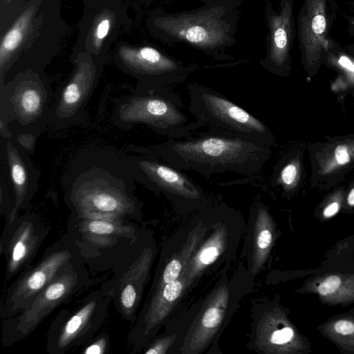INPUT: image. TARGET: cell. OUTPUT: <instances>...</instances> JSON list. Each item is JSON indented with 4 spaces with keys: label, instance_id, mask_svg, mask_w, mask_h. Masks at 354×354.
I'll use <instances>...</instances> for the list:
<instances>
[{
    "label": "cell",
    "instance_id": "cell-33",
    "mask_svg": "<svg viewBox=\"0 0 354 354\" xmlns=\"http://www.w3.org/2000/svg\"><path fill=\"white\" fill-rule=\"evenodd\" d=\"M340 205L337 201L328 204L323 211V215L326 218H330L335 215L339 210Z\"/></svg>",
    "mask_w": 354,
    "mask_h": 354
},
{
    "label": "cell",
    "instance_id": "cell-6",
    "mask_svg": "<svg viewBox=\"0 0 354 354\" xmlns=\"http://www.w3.org/2000/svg\"><path fill=\"white\" fill-rule=\"evenodd\" d=\"M55 94L50 84L39 77H17L0 84V113L8 120L12 134L38 137L48 127Z\"/></svg>",
    "mask_w": 354,
    "mask_h": 354
},
{
    "label": "cell",
    "instance_id": "cell-4",
    "mask_svg": "<svg viewBox=\"0 0 354 354\" xmlns=\"http://www.w3.org/2000/svg\"><path fill=\"white\" fill-rule=\"evenodd\" d=\"M80 254L21 313L1 319V343L9 346L24 339L55 308L93 284Z\"/></svg>",
    "mask_w": 354,
    "mask_h": 354
},
{
    "label": "cell",
    "instance_id": "cell-23",
    "mask_svg": "<svg viewBox=\"0 0 354 354\" xmlns=\"http://www.w3.org/2000/svg\"><path fill=\"white\" fill-rule=\"evenodd\" d=\"M342 284V279L337 275H331L321 281L317 287V292L323 297L331 295L336 292Z\"/></svg>",
    "mask_w": 354,
    "mask_h": 354
},
{
    "label": "cell",
    "instance_id": "cell-11",
    "mask_svg": "<svg viewBox=\"0 0 354 354\" xmlns=\"http://www.w3.org/2000/svg\"><path fill=\"white\" fill-rule=\"evenodd\" d=\"M97 77L91 66H81L55 94L48 117V127L64 129L84 124L85 109L95 90Z\"/></svg>",
    "mask_w": 354,
    "mask_h": 354
},
{
    "label": "cell",
    "instance_id": "cell-12",
    "mask_svg": "<svg viewBox=\"0 0 354 354\" xmlns=\"http://www.w3.org/2000/svg\"><path fill=\"white\" fill-rule=\"evenodd\" d=\"M158 24L171 37L204 49L216 48L227 39L225 24L213 12L166 17Z\"/></svg>",
    "mask_w": 354,
    "mask_h": 354
},
{
    "label": "cell",
    "instance_id": "cell-30",
    "mask_svg": "<svg viewBox=\"0 0 354 354\" xmlns=\"http://www.w3.org/2000/svg\"><path fill=\"white\" fill-rule=\"evenodd\" d=\"M272 241V234L268 230H262L259 236L257 244L259 248L266 249L268 248Z\"/></svg>",
    "mask_w": 354,
    "mask_h": 354
},
{
    "label": "cell",
    "instance_id": "cell-3",
    "mask_svg": "<svg viewBox=\"0 0 354 354\" xmlns=\"http://www.w3.org/2000/svg\"><path fill=\"white\" fill-rule=\"evenodd\" d=\"M113 120L123 130L142 124L167 138L185 137L205 126L185 112L180 96L169 87L137 86L116 100Z\"/></svg>",
    "mask_w": 354,
    "mask_h": 354
},
{
    "label": "cell",
    "instance_id": "cell-8",
    "mask_svg": "<svg viewBox=\"0 0 354 354\" xmlns=\"http://www.w3.org/2000/svg\"><path fill=\"white\" fill-rule=\"evenodd\" d=\"M80 252L75 243H59L47 251L35 266H30L8 288L1 299V319L24 310Z\"/></svg>",
    "mask_w": 354,
    "mask_h": 354
},
{
    "label": "cell",
    "instance_id": "cell-29",
    "mask_svg": "<svg viewBox=\"0 0 354 354\" xmlns=\"http://www.w3.org/2000/svg\"><path fill=\"white\" fill-rule=\"evenodd\" d=\"M218 250L216 247H208L205 248L200 254V261L205 265L212 263L217 258Z\"/></svg>",
    "mask_w": 354,
    "mask_h": 354
},
{
    "label": "cell",
    "instance_id": "cell-15",
    "mask_svg": "<svg viewBox=\"0 0 354 354\" xmlns=\"http://www.w3.org/2000/svg\"><path fill=\"white\" fill-rule=\"evenodd\" d=\"M149 262V254L142 252L131 263L127 261L126 265L115 271L113 279L102 286L111 294L117 311L126 321H136Z\"/></svg>",
    "mask_w": 354,
    "mask_h": 354
},
{
    "label": "cell",
    "instance_id": "cell-26",
    "mask_svg": "<svg viewBox=\"0 0 354 354\" xmlns=\"http://www.w3.org/2000/svg\"><path fill=\"white\" fill-rule=\"evenodd\" d=\"M294 336V331L290 327H285L274 331L271 336V342L282 344L290 341Z\"/></svg>",
    "mask_w": 354,
    "mask_h": 354
},
{
    "label": "cell",
    "instance_id": "cell-31",
    "mask_svg": "<svg viewBox=\"0 0 354 354\" xmlns=\"http://www.w3.org/2000/svg\"><path fill=\"white\" fill-rule=\"evenodd\" d=\"M0 135L4 139L12 138V134L9 128V122L6 117L0 113Z\"/></svg>",
    "mask_w": 354,
    "mask_h": 354
},
{
    "label": "cell",
    "instance_id": "cell-21",
    "mask_svg": "<svg viewBox=\"0 0 354 354\" xmlns=\"http://www.w3.org/2000/svg\"><path fill=\"white\" fill-rule=\"evenodd\" d=\"M22 32L19 27L10 30L5 36L1 47V65L3 63L6 55L14 50L22 39Z\"/></svg>",
    "mask_w": 354,
    "mask_h": 354
},
{
    "label": "cell",
    "instance_id": "cell-10",
    "mask_svg": "<svg viewBox=\"0 0 354 354\" xmlns=\"http://www.w3.org/2000/svg\"><path fill=\"white\" fill-rule=\"evenodd\" d=\"M48 231L39 216L28 212L5 225L0 243L6 260L5 281L31 266Z\"/></svg>",
    "mask_w": 354,
    "mask_h": 354
},
{
    "label": "cell",
    "instance_id": "cell-28",
    "mask_svg": "<svg viewBox=\"0 0 354 354\" xmlns=\"http://www.w3.org/2000/svg\"><path fill=\"white\" fill-rule=\"evenodd\" d=\"M333 328L336 333L342 335L354 333V324L348 320H339L335 323Z\"/></svg>",
    "mask_w": 354,
    "mask_h": 354
},
{
    "label": "cell",
    "instance_id": "cell-25",
    "mask_svg": "<svg viewBox=\"0 0 354 354\" xmlns=\"http://www.w3.org/2000/svg\"><path fill=\"white\" fill-rule=\"evenodd\" d=\"M181 271V264L176 259L171 261L166 266L163 274L162 281L165 283L176 281Z\"/></svg>",
    "mask_w": 354,
    "mask_h": 354
},
{
    "label": "cell",
    "instance_id": "cell-27",
    "mask_svg": "<svg viewBox=\"0 0 354 354\" xmlns=\"http://www.w3.org/2000/svg\"><path fill=\"white\" fill-rule=\"evenodd\" d=\"M221 318L220 310L216 308H211L205 312L202 319V324L205 328H213L218 324Z\"/></svg>",
    "mask_w": 354,
    "mask_h": 354
},
{
    "label": "cell",
    "instance_id": "cell-17",
    "mask_svg": "<svg viewBox=\"0 0 354 354\" xmlns=\"http://www.w3.org/2000/svg\"><path fill=\"white\" fill-rule=\"evenodd\" d=\"M326 29L325 0H306L299 15V30L303 55L308 64L319 57Z\"/></svg>",
    "mask_w": 354,
    "mask_h": 354
},
{
    "label": "cell",
    "instance_id": "cell-22",
    "mask_svg": "<svg viewBox=\"0 0 354 354\" xmlns=\"http://www.w3.org/2000/svg\"><path fill=\"white\" fill-rule=\"evenodd\" d=\"M110 348V339L105 333L98 335L96 338L92 339L86 347L82 349L83 354H105Z\"/></svg>",
    "mask_w": 354,
    "mask_h": 354
},
{
    "label": "cell",
    "instance_id": "cell-18",
    "mask_svg": "<svg viewBox=\"0 0 354 354\" xmlns=\"http://www.w3.org/2000/svg\"><path fill=\"white\" fill-rule=\"evenodd\" d=\"M292 1L286 0L281 11L269 17L270 42L268 58L263 66L278 68L286 62L291 37Z\"/></svg>",
    "mask_w": 354,
    "mask_h": 354
},
{
    "label": "cell",
    "instance_id": "cell-5",
    "mask_svg": "<svg viewBox=\"0 0 354 354\" xmlns=\"http://www.w3.org/2000/svg\"><path fill=\"white\" fill-rule=\"evenodd\" d=\"M111 294L103 286L61 310L47 332L46 351L64 354L90 342L105 322Z\"/></svg>",
    "mask_w": 354,
    "mask_h": 354
},
{
    "label": "cell",
    "instance_id": "cell-35",
    "mask_svg": "<svg viewBox=\"0 0 354 354\" xmlns=\"http://www.w3.org/2000/svg\"><path fill=\"white\" fill-rule=\"evenodd\" d=\"M347 203L350 206H354V187L351 189L348 194Z\"/></svg>",
    "mask_w": 354,
    "mask_h": 354
},
{
    "label": "cell",
    "instance_id": "cell-16",
    "mask_svg": "<svg viewBox=\"0 0 354 354\" xmlns=\"http://www.w3.org/2000/svg\"><path fill=\"white\" fill-rule=\"evenodd\" d=\"M71 227L77 228L84 243L101 248H109L119 243L121 239H133V226L125 225V219L100 214H72Z\"/></svg>",
    "mask_w": 354,
    "mask_h": 354
},
{
    "label": "cell",
    "instance_id": "cell-20",
    "mask_svg": "<svg viewBox=\"0 0 354 354\" xmlns=\"http://www.w3.org/2000/svg\"><path fill=\"white\" fill-rule=\"evenodd\" d=\"M299 176V165L296 160L286 163L280 170L278 182L286 188L296 185Z\"/></svg>",
    "mask_w": 354,
    "mask_h": 354
},
{
    "label": "cell",
    "instance_id": "cell-13",
    "mask_svg": "<svg viewBox=\"0 0 354 354\" xmlns=\"http://www.w3.org/2000/svg\"><path fill=\"white\" fill-rule=\"evenodd\" d=\"M122 59L138 79V87H169L183 82L187 75L181 64L151 47L130 51Z\"/></svg>",
    "mask_w": 354,
    "mask_h": 354
},
{
    "label": "cell",
    "instance_id": "cell-32",
    "mask_svg": "<svg viewBox=\"0 0 354 354\" xmlns=\"http://www.w3.org/2000/svg\"><path fill=\"white\" fill-rule=\"evenodd\" d=\"M338 62L347 74L351 78H354V62L345 56L341 57Z\"/></svg>",
    "mask_w": 354,
    "mask_h": 354
},
{
    "label": "cell",
    "instance_id": "cell-9",
    "mask_svg": "<svg viewBox=\"0 0 354 354\" xmlns=\"http://www.w3.org/2000/svg\"><path fill=\"white\" fill-rule=\"evenodd\" d=\"M127 150L133 153L124 156L136 182L178 199L197 201L201 198V189L182 169L142 150L139 146L131 145Z\"/></svg>",
    "mask_w": 354,
    "mask_h": 354
},
{
    "label": "cell",
    "instance_id": "cell-7",
    "mask_svg": "<svg viewBox=\"0 0 354 354\" xmlns=\"http://www.w3.org/2000/svg\"><path fill=\"white\" fill-rule=\"evenodd\" d=\"M188 110L204 125L221 129L270 146L273 135L262 121L209 87L191 83L187 86Z\"/></svg>",
    "mask_w": 354,
    "mask_h": 354
},
{
    "label": "cell",
    "instance_id": "cell-19",
    "mask_svg": "<svg viewBox=\"0 0 354 354\" xmlns=\"http://www.w3.org/2000/svg\"><path fill=\"white\" fill-rule=\"evenodd\" d=\"M354 157V142L338 144L328 156L322 165V171L328 174L338 168L348 164Z\"/></svg>",
    "mask_w": 354,
    "mask_h": 354
},
{
    "label": "cell",
    "instance_id": "cell-2",
    "mask_svg": "<svg viewBox=\"0 0 354 354\" xmlns=\"http://www.w3.org/2000/svg\"><path fill=\"white\" fill-rule=\"evenodd\" d=\"M139 147L180 169L194 171L207 178L228 171L257 174L270 155L268 145L214 127Z\"/></svg>",
    "mask_w": 354,
    "mask_h": 354
},
{
    "label": "cell",
    "instance_id": "cell-14",
    "mask_svg": "<svg viewBox=\"0 0 354 354\" xmlns=\"http://www.w3.org/2000/svg\"><path fill=\"white\" fill-rule=\"evenodd\" d=\"M1 154L5 158L9 180L13 189L15 205L10 217L9 225L19 216L20 210L29 205L38 189L39 171L34 166L30 153L12 138H1Z\"/></svg>",
    "mask_w": 354,
    "mask_h": 354
},
{
    "label": "cell",
    "instance_id": "cell-1",
    "mask_svg": "<svg viewBox=\"0 0 354 354\" xmlns=\"http://www.w3.org/2000/svg\"><path fill=\"white\" fill-rule=\"evenodd\" d=\"M133 172L124 153L90 147L70 162L61 183L72 214H100L138 219Z\"/></svg>",
    "mask_w": 354,
    "mask_h": 354
},
{
    "label": "cell",
    "instance_id": "cell-34",
    "mask_svg": "<svg viewBox=\"0 0 354 354\" xmlns=\"http://www.w3.org/2000/svg\"><path fill=\"white\" fill-rule=\"evenodd\" d=\"M109 28V21L107 19L102 21L97 27V35L98 38L102 39L104 37L108 32Z\"/></svg>",
    "mask_w": 354,
    "mask_h": 354
},
{
    "label": "cell",
    "instance_id": "cell-24",
    "mask_svg": "<svg viewBox=\"0 0 354 354\" xmlns=\"http://www.w3.org/2000/svg\"><path fill=\"white\" fill-rule=\"evenodd\" d=\"M183 289V284L180 281H174L166 283L162 292L164 299L168 301H173L180 295Z\"/></svg>",
    "mask_w": 354,
    "mask_h": 354
}]
</instances>
